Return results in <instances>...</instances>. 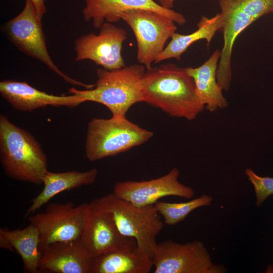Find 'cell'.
<instances>
[{"mask_svg": "<svg viewBox=\"0 0 273 273\" xmlns=\"http://www.w3.org/2000/svg\"><path fill=\"white\" fill-rule=\"evenodd\" d=\"M80 239L93 258L136 246L134 239L119 232L111 214L98 198L88 203L86 221Z\"/></svg>", "mask_w": 273, "mask_h": 273, "instance_id": "obj_12", "label": "cell"}, {"mask_svg": "<svg viewBox=\"0 0 273 273\" xmlns=\"http://www.w3.org/2000/svg\"><path fill=\"white\" fill-rule=\"evenodd\" d=\"M33 3L36 12L41 19L47 12L45 0H30Z\"/></svg>", "mask_w": 273, "mask_h": 273, "instance_id": "obj_24", "label": "cell"}, {"mask_svg": "<svg viewBox=\"0 0 273 273\" xmlns=\"http://www.w3.org/2000/svg\"><path fill=\"white\" fill-rule=\"evenodd\" d=\"M219 13L211 18L202 16L197 24V29L188 34L174 32L169 43L155 61L158 63L170 59L181 60V55L194 42L201 39L206 40L208 46L216 32L221 27Z\"/></svg>", "mask_w": 273, "mask_h": 273, "instance_id": "obj_20", "label": "cell"}, {"mask_svg": "<svg viewBox=\"0 0 273 273\" xmlns=\"http://www.w3.org/2000/svg\"><path fill=\"white\" fill-rule=\"evenodd\" d=\"M152 267V259L141 252L136 246L94 258L92 273H148Z\"/></svg>", "mask_w": 273, "mask_h": 273, "instance_id": "obj_19", "label": "cell"}, {"mask_svg": "<svg viewBox=\"0 0 273 273\" xmlns=\"http://www.w3.org/2000/svg\"><path fill=\"white\" fill-rule=\"evenodd\" d=\"M0 247L11 251H15L2 228L0 229Z\"/></svg>", "mask_w": 273, "mask_h": 273, "instance_id": "obj_25", "label": "cell"}, {"mask_svg": "<svg viewBox=\"0 0 273 273\" xmlns=\"http://www.w3.org/2000/svg\"><path fill=\"white\" fill-rule=\"evenodd\" d=\"M0 161L5 174L19 181L42 184L49 171L40 144L4 114L0 115Z\"/></svg>", "mask_w": 273, "mask_h": 273, "instance_id": "obj_2", "label": "cell"}, {"mask_svg": "<svg viewBox=\"0 0 273 273\" xmlns=\"http://www.w3.org/2000/svg\"><path fill=\"white\" fill-rule=\"evenodd\" d=\"M212 201L211 196L204 194L185 202L171 203L158 201L154 206L159 214L163 217L164 223L172 225L183 220L196 209L211 205Z\"/></svg>", "mask_w": 273, "mask_h": 273, "instance_id": "obj_22", "label": "cell"}, {"mask_svg": "<svg viewBox=\"0 0 273 273\" xmlns=\"http://www.w3.org/2000/svg\"><path fill=\"white\" fill-rule=\"evenodd\" d=\"M153 135L152 131L131 122L125 116L95 118L87 125L85 156L91 162L115 156L145 143Z\"/></svg>", "mask_w": 273, "mask_h": 273, "instance_id": "obj_4", "label": "cell"}, {"mask_svg": "<svg viewBox=\"0 0 273 273\" xmlns=\"http://www.w3.org/2000/svg\"><path fill=\"white\" fill-rule=\"evenodd\" d=\"M98 174V171L96 168L85 171L72 170L53 172L48 171L43 180V189L31 200V204L25 216L27 217L33 214L55 196L62 192L94 183Z\"/></svg>", "mask_w": 273, "mask_h": 273, "instance_id": "obj_18", "label": "cell"}, {"mask_svg": "<svg viewBox=\"0 0 273 273\" xmlns=\"http://www.w3.org/2000/svg\"><path fill=\"white\" fill-rule=\"evenodd\" d=\"M94 258L80 239L57 242L41 252L39 272L92 273Z\"/></svg>", "mask_w": 273, "mask_h": 273, "instance_id": "obj_15", "label": "cell"}, {"mask_svg": "<svg viewBox=\"0 0 273 273\" xmlns=\"http://www.w3.org/2000/svg\"><path fill=\"white\" fill-rule=\"evenodd\" d=\"M121 20L131 29L137 43V60L146 69L163 52L168 39L176 32L175 23L159 13L144 9L123 12Z\"/></svg>", "mask_w": 273, "mask_h": 273, "instance_id": "obj_8", "label": "cell"}, {"mask_svg": "<svg viewBox=\"0 0 273 273\" xmlns=\"http://www.w3.org/2000/svg\"><path fill=\"white\" fill-rule=\"evenodd\" d=\"M100 29L98 34L90 33L75 40V61L89 60L108 70L125 67L121 51L127 38L126 31L107 22Z\"/></svg>", "mask_w": 273, "mask_h": 273, "instance_id": "obj_11", "label": "cell"}, {"mask_svg": "<svg viewBox=\"0 0 273 273\" xmlns=\"http://www.w3.org/2000/svg\"><path fill=\"white\" fill-rule=\"evenodd\" d=\"M0 93L15 109L31 112L48 106L75 107L84 102L79 96H55L40 91L24 81L6 79L0 82Z\"/></svg>", "mask_w": 273, "mask_h": 273, "instance_id": "obj_16", "label": "cell"}, {"mask_svg": "<svg viewBox=\"0 0 273 273\" xmlns=\"http://www.w3.org/2000/svg\"><path fill=\"white\" fill-rule=\"evenodd\" d=\"M146 68L142 64H132L118 69L98 68L97 80L90 89H69V93L80 97L85 102L105 106L113 116H125L129 108L143 102L142 79Z\"/></svg>", "mask_w": 273, "mask_h": 273, "instance_id": "obj_3", "label": "cell"}, {"mask_svg": "<svg viewBox=\"0 0 273 273\" xmlns=\"http://www.w3.org/2000/svg\"><path fill=\"white\" fill-rule=\"evenodd\" d=\"M220 8L223 44L216 78L222 90L227 91L232 80L231 58L239 34L261 17L273 13V0H218Z\"/></svg>", "mask_w": 273, "mask_h": 273, "instance_id": "obj_5", "label": "cell"}, {"mask_svg": "<svg viewBox=\"0 0 273 273\" xmlns=\"http://www.w3.org/2000/svg\"><path fill=\"white\" fill-rule=\"evenodd\" d=\"M154 273H225L226 268L214 263L200 241L180 244L168 240L157 244L152 259Z\"/></svg>", "mask_w": 273, "mask_h": 273, "instance_id": "obj_10", "label": "cell"}, {"mask_svg": "<svg viewBox=\"0 0 273 273\" xmlns=\"http://www.w3.org/2000/svg\"><path fill=\"white\" fill-rule=\"evenodd\" d=\"M41 20L30 0H26L22 11L7 22L4 30L8 39L20 51L35 58L66 82L90 89L95 84L76 80L64 73L52 59L47 47Z\"/></svg>", "mask_w": 273, "mask_h": 273, "instance_id": "obj_7", "label": "cell"}, {"mask_svg": "<svg viewBox=\"0 0 273 273\" xmlns=\"http://www.w3.org/2000/svg\"><path fill=\"white\" fill-rule=\"evenodd\" d=\"M245 174L253 186L256 205L259 207L268 196L273 195V177L260 176L250 168L245 170Z\"/></svg>", "mask_w": 273, "mask_h": 273, "instance_id": "obj_23", "label": "cell"}, {"mask_svg": "<svg viewBox=\"0 0 273 273\" xmlns=\"http://www.w3.org/2000/svg\"><path fill=\"white\" fill-rule=\"evenodd\" d=\"M88 203H50L44 212L31 214L30 223L40 233L41 252L49 244L80 239L86 221Z\"/></svg>", "mask_w": 273, "mask_h": 273, "instance_id": "obj_9", "label": "cell"}, {"mask_svg": "<svg viewBox=\"0 0 273 273\" xmlns=\"http://www.w3.org/2000/svg\"><path fill=\"white\" fill-rule=\"evenodd\" d=\"M2 229L13 248L20 256L24 270L27 272H39L41 252L39 248L40 233L37 228L29 223L22 229Z\"/></svg>", "mask_w": 273, "mask_h": 273, "instance_id": "obj_21", "label": "cell"}, {"mask_svg": "<svg viewBox=\"0 0 273 273\" xmlns=\"http://www.w3.org/2000/svg\"><path fill=\"white\" fill-rule=\"evenodd\" d=\"M175 0H157L158 3L162 7L169 9H171L173 7Z\"/></svg>", "mask_w": 273, "mask_h": 273, "instance_id": "obj_26", "label": "cell"}, {"mask_svg": "<svg viewBox=\"0 0 273 273\" xmlns=\"http://www.w3.org/2000/svg\"><path fill=\"white\" fill-rule=\"evenodd\" d=\"M179 175V169L173 168L166 174L155 179L118 182L114 186L113 193L118 198L139 207L154 205L166 196L193 198L194 190L180 183Z\"/></svg>", "mask_w": 273, "mask_h": 273, "instance_id": "obj_13", "label": "cell"}, {"mask_svg": "<svg viewBox=\"0 0 273 273\" xmlns=\"http://www.w3.org/2000/svg\"><path fill=\"white\" fill-rule=\"evenodd\" d=\"M143 100L171 116L195 119L205 106L193 78L185 68L172 63L146 69L142 79Z\"/></svg>", "mask_w": 273, "mask_h": 273, "instance_id": "obj_1", "label": "cell"}, {"mask_svg": "<svg viewBox=\"0 0 273 273\" xmlns=\"http://www.w3.org/2000/svg\"><path fill=\"white\" fill-rule=\"evenodd\" d=\"M220 56L221 51L216 50L201 66L184 68L194 81L198 96L211 112L224 109L228 105L216 78Z\"/></svg>", "mask_w": 273, "mask_h": 273, "instance_id": "obj_17", "label": "cell"}, {"mask_svg": "<svg viewBox=\"0 0 273 273\" xmlns=\"http://www.w3.org/2000/svg\"><path fill=\"white\" fill-rule=\"evenodd\" d=\"M98 199L111 214L119 232L134 239L138 250L153 259L156 237L164 225L154 205L139 207L113 193Z\"/></svg>", "mask_w": 273, "mask_h": 273, "instance_id": "obj_6", "label": "cell"}, {"mask_svg": "<svg viewBox=\"0 0 273 273\" xmlns=\"http://www.w3.org/2000/svg\"><path fill=\"white\" fill-rule=\"evenodd\" d=\"M82 9L86 22L92 21L95 28L100 29L104 23H115L122 14L132 9H144L162 14L179 25L186 23L185 16L172 9L165 8L154 0H85Z\"/></svg>", "mask_w": 273, "mask_h": 273, "instance_id": "obj_14", "label": "cell"}]
</instances>
